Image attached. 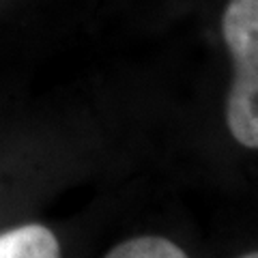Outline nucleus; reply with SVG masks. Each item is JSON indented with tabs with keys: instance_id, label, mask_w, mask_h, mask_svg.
Instances as JSON below:
<instances>
[{
	"instance_id": "1",
	"label": "nucleus",
	"mask_w": 258,
	"mask_h": 258,
	"mask_svg": "<svg viewBox=\"0 0 258 258\" xmlns=\"http://www.w3.org/2000/svg\"><path fill=\"white\" fill-rule=\"evenodd\" d=\"M222 35L235 64L226 123L239 144L258 149V0H228Z\"/></svg>"
},
{
	"instance_id": "2",
	"label": "nucleus",
	"mask_w": 258,
	"mask_h": 258,
	"mask_svg": "<svg viewBox=\"0 0 258 258\" xmlns=\"http://www.w3.org/2000/svg\"><path fill=\"white\" fill-rule=\"evenodd\" d=\"M0 258H60V245L50 228L26 224L0 235Z\"/></svg>"
},
{
	"instance_id": "3",
	"label": "nucleus",
	"mask_w": 258,
	"mask_h": 258,
	"mask_svg": "<svg viewBox=\"0 0 258 258\" xmlns=\"http://www.w3.org/2000/svg\"><path fill=\"white\" fill-rule=\"evenodd\" d=\"M106 258H189L183 249L164 237H134L112 247Z\"/></svg>"
},
{
	"instance_id": "4",
	"label": "nucleus",
	"mask_w": 258,
	"mask_h": 258,
	"mask_svg": "<svg viewBox=\"0 0 258 258\" xmlns=\"http://www.w3.org/2000/svg\"><path fill=\"white\" fill-rule=\"evenodd\" d=\"M241 258H258V252H249V254H245V256H241Z\"/></svg>"
}]
</instances>
